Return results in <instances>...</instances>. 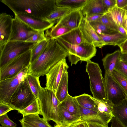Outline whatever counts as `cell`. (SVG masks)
Segmentation results:
<instances>
[{"mask_svg": "<svg viewBox=\"0 0 127 127\" xmlns=\"http://www.w3.org/2000/svg\"><path fill=\"white\" fill-rule=\"evenodd\" d=\"M31 56L30 49L0 67V81L13 77L29 68L31 64Z\"/></svg>", "mask_w": 127, "mask_h": 127, "instance_id": "52a82bcc", "label": "cell"}, {"mask_svg": "<svg viewBox=\"0 0 127 127\" xmlns=\"http://www.w3.org/2000/svg\"><path fill=\"white\" fill-rule=\"evenodd\" d=\"M69 66L64 59L57 63L49 70L46 76V87L55 94L64 71Z\"/></svg>", "mask_w": 127, "mask_h": 127, "instance_id": "8fae6325", "label": "cell"}, {"mask_svg": "<svg viewBox=\"0 0 127 127\" xmlns=\"http://www.w3.org/2000/svg\"><path fill=\"white\" fill-rule=\"evenodd\" d=\"M121 55L120 50L118 49L105 56L102 59L105 71L108 72L112 75L113 71L120 62Z\"/></svg>", "mask_w": 127, "mask_h": 127, "instance_id": "ffe728a7", "label": "cell"}, {"mask_svg": "<svg viewBox=\"0 0 127 127\" xmlns=\"http://www.w3.org/2000/svg\"><path fill=\"white\" fill-rule=\"evenodd\" d=\"M86 72L88 75L90 91L94 98L107 102L104 78L98 64L91 60L87 62Z\"/></svg>", "mask_w": 127, "mask_h": 127, "instance_id": "277c9868", "label": "cell"}, {"mask_svg": "<svg viewBox=\"0 0 127 127\" xmlns=\"http://www.w3.org/2000/svg\"><path fill=\"white\" fill-rule=\"evenodd\" d=\"M119 47L122 54H127V39Z\"/></svg>", "mask_w": 127, "mask_h": 127, "instance_id": "c3c4849f", "label": "cell"}, {"mask_svg": "<svg viewBox=\"0 0 127 127\" xmlns=\"http://www.w3.org/2000/svg\"><path fill=\"white\" fill-rule=\"evenodd\" d=\"M38 101L40 114L48 121L52 120L56 124H61L58 112L60 102L55 93L46 87H42Z\"/></svg>", "mask_w": 127, "mask_h": 127, "instance_id": "3957f363", "label": "cell"}, {"mask_svg": "<svg viewBox=\"0 0 127 127\" xmlns=\"http://www.w3.org/2000/svg\"><path fill=\"white\" fill-rule=\"evenodd\" d=\"M88 127H108V125H104L93 122H86Z\"/></svg>", "mask_w": 127, "mask_h": 127, "instance_id": "ee69618b", "label": "cell"}, {"mask_svg": "<svg viewBox=\"0 0 127 127\" xmlns=\"http://www.w3.org/2000/svg\"><path fill=\"white\" fill-rule=\"evenodd\" d=\"M34 45L25 41H8L0 51V67L31 49Z\"/></svg>", "mask_w": 127, "mask_h": 127, "instance_id": "ba28073f", "label": "cell"}, {"mask_svg": "<svg viewBox=\"0 0 127 127\" xmlns=\"http://www.w3.org/2000/svg\"><path fill=\"white\" fill-rule=\"evenodd\" d=\"M15 17L29 27L38 32L45 31L53 26L56 21L44 20L27 15L17 14Z\"/></svg>", "mask_w": 127, "mask_h": 127, "instance_id": "5bb4252c", "label": "cell"}, {"mask_svg": "<svg viewBox=\"0 0 127 127\" xmlns=\"http://www.w3.org/2000/svg\"><path fill=\"white\" fill-rule=\"evenodd\" d=\"M91 96L88 94L84 93L75 97L80 106L98 112L97 105L94 100L91 98Z\"/></svg>", "mask_w": 127, "mask_h": 127, "instance_id": "4316f807", "label": "cell"}, {"mask_svg": "<svg viewBox=\"0 0 127 127\" xmlns=\"http://www.w3.org/2000/svg\"><path fill=\"white\" fill-rule=\"evenodd\" d=\"M111 122V127H125L114 117L112 118Z\"/></svg>", "mask_w": 127, "mask_h": 127, "instance_id": "7dc6e473", "label": "cell"}, {"mask_svg": "<svg viewBox=\"0 0 127 127\" xmlns=\"http://www.w3.org/2000/svg\"><path fill=\"white\" fill-rule=\"evenodd\" d=\"M36 99L30 89L26 77L15 90L7 105L13 110H21Z\"/></svg>", "mask_w": 127, "mask_h": 127, "instance_id": "8992f818", "label": "cell"}, {"mask_svg": "<svg viewBox=\"0 0 127 127\" xmlns=\"http://www.w3.org/2000/svg\"><path fill=\"white\" fill-rule=\"evenodd\" d=\"M18 112L23 116L31 114H40V111L37 99H36L25 108L22 110L18 111Z\"/></svg>", "mask_w": 127, "mask_h": 127, "instance_id": "e575fe53", "label": "cell"}, {"mask_svg": "<svg viewBox=\"0 0 127 127\" xmlns=\"http://www.w3.org/2000/svg\"><path fill=\"white\" fill-rule=\"evenodd\" d=\"M112 76L127 95V78L115 70L113 72Z\"/></svg>", "mask_w": 127, "mask_h": 127, "instance_id": "d590c367", "label": "cell"}, {"mask_svg": "<svg viewBox=\"0 0 127 127\" xmlns=\"http://www.w3.org/2000/svg\"><path fill=\"white\" fill-rule=\"evenodd\" d=\"M39 77L29 72L26 76L30 89L37 99L39 97L42 88L39 80Z\"/></svg>", "mask_w": 127, "mask_h": 127, "instance_id": "f546056e", "label": "cell"}, {"mask_svg": "<svg viewBox=\"0 0 127 127\" xmlns=\"http://www.w3.org/2000/svg\"><path fill=\"white\" fill-rule=\"evenodd\" d=\"M115 70L127 78V62L121 60Z\"/></svg>", "mask_w": 127, "mask_h": 127, "instance_id": "ab89813d", "label": "cell"}, {"mask_svg": "<svg viewBox=\"0 0 127 127\" xmlns=\"http://www.w3.org/2000/svg\"><path fill=\"white\" fill-rule=\"evenodd\" d=\"M120 60L127 62V54H122L121 53Z\"/></svg>", "mask_w": 127, "mask_h": 127, "instance_id": "816d5d0a", "label": "cell"}, {"mask_svg": "<svg viewBox=\"0 0 127 127\" xmlns=\"http://www.w3.org/2000/svg\"><path fill=\"white\" fill-rule=\"evenodd\" d=\"M53 127H70V126H66L61 124H57Z\"/></svg>", "mask_w": 127, "mask_h": 127, "instance_id": "f5cc1de1", "label": "cell"}, {"mask_svg": "<svg viewBox=\"0 0 127 127\" xmlns=\"http://www.w3.org/2000/svg\"><path fill=\"white\" fill-rule=\"evenodd\" d=\"M12 110L13 109L8 105L0 102V116Z\"/></svg>", "mask_w": 127, "mask_h": 127, "instance_id": "60d3db41", "label": "cell"}, {"mask_svg": "<svg viewBox=\"0 0 127 127\" xmlns=\"http://www.w3.org/2000/svg\"><path fill=\"white\" fill-rule=\"evenodd\" d=\"M104 14H96L87 17L84 16V17L89 22H95L100 18Z\"/></svg>", "mask_w": 127, "mask_h": 127, "instance_id": "7bdbcfd3", "label": "cell"}, {"mask_svg": "<svg viewBox=\"0 0 127 127\" xmlns=\"http://www.w3.org/2000/svg\"><path fill=\"white\" fill-rule=\"evenodd\" d=\"M38 114L23 116L19 120L22 127H53L44 118H41Z\"/></svg>", "mask_w": 127, "mask_h": 127, "instance_id": "d6986e66", "label": "cell"}, {"mask_svg": "<svg viewBox=\"0 0 127 127\" xmlns=\"http://www.w3.org/2000/svg\"><path fill=\"white\" fill-rule=\"evenodd\" d=\"M79 28L83 42L99 48L106 45L94 28L84 17Z\"/></svg>", "mask_w": 127, "mask_h": 127, "instance_id": "4fadbf2b", "label": "cell"}, {"mask_svg": "<svg viewBox=\"0 0 127 127\" xmlns=\"http://www.w3.org/2000/svg\"><path fill=\"white\" fill-rule=\"evenodd\" d=\"M60 37L71 45H79L83 42L79 27L72 30Z\"/></svg>", "mask_w": 127, "mask_h": 127, "instance_id": "83f0119b", "label": "cell"}, {"mask_svg": "<svg viewBox=\"0 0 127 127\" xmlns=\"http://www.w3.org/2000/svg\"><path fill=\"white\" fill-rule=\"evenodd\" d=\"M58 42L68 52L69 61L71 66L79 61L87 62L95 56L97 50L93 45L83 42L77 45L69 44L60 37L57 38Z\"/></svg>", "mask_w": 127, "mask_h": 127, "instance_id": "5b68a950", "label": "cell"}, {"mask_svg": "<svg viewBox=\"0 0 127 127\" xmlns=\"http://www.w3.org/2000/svg\"><path fill=\"white\" fill-rule=\"evenodd\" d=\"M95 22L100 23L109 28L119 32L118 26L105 13L100 18Z\"/></svg>", "mask_w": 127, "mask_h": 127, "instance_id": "8d00e7d4", "label": "cell"}, {"mask_svg": "<svg viewBox=\"0 0 127 127\" xmlns=\"http://www.w3.org/2000/svg\"><path fill=\"white\" fill-rule=\"evenodd\" d=\"M44 31H38L25 41L33 43L34 45L46 39Z\"/></svg>", "mask_w": 127, "mask_h": 127, "instance_id": "74e56055", "label": "cell"}, {"mask_svg": "<svg viewBox=\"0 0 127 127\" xmlns=\"http://www.w3.org/2000/svg\"><path fill=\"white\" fill-rule=\"evenodd\" d=\"M14 14H22L43 19L56 8V0H0Z\"/></svg>", "mask_w": 127, "mask_h": 127, "instance_id": "7a4b0ae2", "label": "cell"}, {"mask_svg": "<svg viewBox=\"0 0 127 127\" xmlns=\"http://www.w3.org/2000/svg\"><path fill=\"white\" fill-rule=\"evenodd\" d=\"M98 35L105 44L119 47L127 39V35L120 33L112 34H106L101 33Z\"/></svg>", "mask_w": 127, "mask_h": 127, "instance_id": "603a6c76", "label": "cell"}, {"mask_svg": "<svg viewBox=\"0 0 127 127\" xmlns=\"http://www.w3.org/2000/svg\"><path fill=\"white\" fill-rule=\"evenodd\" d=\"M48 39H46L34 45L31 50L32 52L31 64L34 62L44 51L48 44Z\"/></svg>", "mask_w": 127, "mask_h": 127, "instance_id": "1f68e13d", "label": "cell"}, {"mask_svg": "<svg viewBox=\"0 0 127 127\" xmlns=\"http://www.w3.org/2000/svg\"><path fill=\"white\" fill-rule=\"evenodd\" d=\"M0 127H2H2L0 126Z\"/></svg>", "mask_w": 127, "mask_h": 127, "instance_id": "9f6ffc18", "label": "cell"}, {"mask_svg": "<svg viewBox=\"0 0 127 127\" xmlns=\"http://www.w3.org/2000/svg\"><path fill=\"white\" fill-rule=\"evenodd\" d=\"M70 127H88L86 122L81 120L72 124Z\"/></svg>", "mask_w": 127, "mask_h": 127, "instance_id": "f6af8a7d", "label": "cell"}, {"mask_svg": "<svg viewBox=\"0 0 127 127\" xmlns=\"http://www.w3.org/2000/svg\"><path fill=\"white\" fill-rule=\"evenodd\" d=\"M83 17L80 9L73 10L57 21L56 24L75 29L79 27Z\"/></svg>", "mask_w": 127, "mask_h": 127, "instance_id": "2e32d148", "label": "cell"}, {"mask_svg": "<svg viewBox=\"0 0 127 127\" xmlns=\"http://www.w3.org/2000/svg\"><path fill=\"white\" fill-rule=\"evenodd\" d=\"M123 27L127 31V9H124L123 18Z\"/></svg>", "mask_w": 127, "mask_h": 127, "instance_id": "681fc988", "label": "cell"}, {"mask_svg": "<svg viewBox=\"0 0 127 127\" xmlns=\"http://www.w3.org/2000/svg\"><path fill=\"white\" fill-rule=\"evenodd\" d=\"M125 95L126 96V99H127V95L125 93Z\"/></svg>", "mask_w": 127, "mask_h": 127, "instance_id": "db71d44e", "label": "cell"}, {"mask_svg": "<svg viewBox=\"0 0 127 127\" xmlns=\"http://www.w3.org/2000/svg\"><path fill=\"white\" fill-rule=\"evenodd\" d=\"M58 112L61 124L70 126L74 123L81 120V118L71 114L61 105L60 103L58 106Z\"/></svg>", "mask_w": 127, "mask_h": 127, "instance_id": "484cf974", "label": "cell"}, {"mask_svg": "<svg viewBox=\"0 0 127 127\" xmlns=\"http://www.w3.org/2000/svg\"><path fill=\"white\" fill-rule=\"evenodd\" d=\"M127 9V8H126V9Z\"/></svg>", "mask_w": 127, "mask_h": 127, "instance_id": "11a10c76", "label": "cell"}, {"mask_svg": "<svg viewBox=\"0 0 127 127\" xmlns=\"http://www.w3.org/2000/svg\"><path fill=\"white\" fill-rule=\"evenodd\" d=\"M47 47L29 67V72L39 76L46 75L50 69L69 55L68 52L56 39H49Z\"/></svg>", "mask_w": 127, "mask_h": 127, "instance_id": "6da1fadb", "label": "cell"}, {"mask_svg": "<svg viewBox=\"0 0 127 127\" xmlns=\"http://www.w3.org/2000/svg\"><path fill=\"white\" fill-rule=\"evenodd\" d=\"M73 29L55 24L46 31L45 36L47 39L50 38L57 39Z\"/></svg>", "mask_w": 127, "mask_h": 127, "instance_id": "f1b7e54d", "label": "cell"}, {"mask_svg": "<svg viewBox=\"0 0 127 127\" xmlns=\"http://www.w3.org/2000/svg\"><path fill=\"white\" fill-rule=\"evenodd\" d=\"M87 0H56L57 6L70 8L73 10L80 9Z\"/></svg>", "mask_w": 127, "mask_h": 127, "instance_id": "4dcf8cb0", "label": "cell"}, {"mask_svg": "<svg viewBox=\"0 0 127 127\" xmlns=\"http://www.w3.org/2000/svg\"><path fill=\"white\" fill-rule=\"evenodd\" d=\"M0 123L3 127H16L17 125L9 118L7 113L0 116Z\"/></svg>", "mask_w": 127, "mask_h": 127, "instance_id": "f35d334b", "label": "cell"}, {"mask_svg": "<svg viewBox=\"0 0 127 127\" xmlns=\"http://www.w3.org/2000/svg\"><path fill=\"white\" fill-rule=\"evenodd\" d=\"M104 79L107 101L114 105L120 104L126 98L124 91L112 75L105 71Z\"/></svg>", "mask_w": 127, "mask_h": 127, "instance_id": "30bf717a", "label": "cell"}, {"mask_svg": "<svg viewBox=\"0 0 127 127\" xmlns=\"http://www.w3.org/2000/svg\"><path fill=\"white\" fill-rule=\"evenodd\" d=\"M29 68L15 76L0 81V102L7 104L13 94L21 82L26 78Z\"/></svg>", "mask_w": 127, "mask_h": 127, "instance_id": "9c48e42d", "label": "cell"}, {"mask_svg": "<svg viewBox=\"0 0 127 127\" xmlns=\"http://www.w3.org/2000/svg\"><path fill=\"white\" fill-rule=\"evenodd\" d=\"M13 19L6 13L0 15V51L8 41L12 32Z\"/></svg>", "mask_w": 127, "mask_h": 127, "instance_id": "9a60e30c", "label": "cell"}, {"mask_svg": "<svg viewBox=\"0 0 127 127\" xmlns=\"http://www.w3.org/2000/svg\"><path fill=\"white\" fill-rule=\"evenodd\" d=\"M60 104L72 115L81 118L80 107L75 96H71L69 94Z\"/></svg>", "mask_w": 127, "mask_h": 127, "instance_id": "7402d4cb", "label": "cell"}, {"mask_svg": "<svg viewBox=\"0 0 127 127\" xmlns=\"http://www.w3.org/2000/svg\"><path fill=\"white\" fill-rule=\"evenodd\" d=\"M80 107L82 120L85 122H95L106 125H108L111 121V119L98 112Z\"/></svg>", "mask_w": 127, "mask_h": 127, "instance_id": "ac0fdd59", "label": "cell"}, {"mask_svg": "<svg viewBox=\"0 0 127 127\" xmlns=\"http://www.w3.org/2000/svg\"><path fill=\"white\" fill-rule=\"evenodd\" d=\"M67 69L64 71L55 94L60 102L64 101L69 94L67 90L68 73Z\"/></svg>", "mask_w": 127, "mask_h": 127, "instance_id": "cb8c5ba5", "label": "cell"}, {"mask_svg": "<svg viewBox=\"0 0 127 127\" xmlns=\"http://www.w3.org/2000/svg\"><path fill=\"white\" fill-rule=\"evenodd\" d=\"M104 7L107 10L117 5L116 0H102Z\"/></svg>", "mask_w": 127, "mask_h": 127, "instance_id": "b9f144b4", "label": "cell"}, {"mask_svg": "<svg viewBox=\"0 0 127 127\" xmlns=\"http://www.w3.org/2000/svg\"><path fill=\"white\" fill-rule=\"evenodd\" d=\"M37 32L15 17L13 19L12 32L8 41H26Z\"/></svg>", "mask_w": 127, "mask_h": 127, "instance_id": "7c38bea8", "label": "cell"}, {"mask_svg": "<svg viewBox=\"0 0 127 127\" xmlns=\"http://www.w3.org/2000/svg\"><path fill=\"white\" fill-rule=\"evenodd\" d=\"M84 16L104 14L107 10L104 7L102 0H87L80 9Z\"/></svg>", "mask_w": 127, "mask_h": 127, "instance_id": "e0dca14e", "label": "cell"}, {"mask_svg": "<svg viewBox=\"0 0 127 127\" xmlns=\"http://www.w3.org/2000/svg\"><path fill=\"white\" fill-rule=\"evenodd\" d=\"M73 10L65 7L57 6L56 9L44 20L56 21Z\"/></svg>", "mask_w": 127, "mask_h": 127, "instance_id": "d6a6232c", "label": "cell"}, {"mask_svg": "<svg viewBox=\"0 0 127 127\" xmlns=\"http://www.w3.org/2000/svg\"><path fill=\"white\" fill-rule=\"evenodd\" d=\"M118 7L125 9L127 7V0H116Z\"/></svg>", "mask_w": 127, "mask_h": 127, "instance_id": "bcb514c9", "label": "cell"}, {"mask_svg": "<svg viewBox=\"0 0 127 127\" xmlns=\"http://www.w3.org/2000/svg\"><path fill=\"white\" fill-rule=\"evenodd\" d=\"M118 29L119 33L127 35V31L123 27L118 26Z\"/></svg>", "mask_w": 127, "mask_h": 127, "instance_id": "f907efd6", "label": "cell"}, {"mask_svg": "<svg viewBox=\"0 0 127 127\" xmlns=\"http://www.w3.org/2000/svg\"><path fill=\"white\" fill-rule=\"evenodd\" d=\"M124 9L119 7L117 4L108 9L105 14L118 26L123 27V18Z\"/></svg>", "mask_w": 127, "mask_h": 127, "instance_id": "d4e9b609", "label": "cell"}, {"mask_svg": "<svg viewBox=\"0 0 127 127\" xmlns=\"http://www.w3.org/2000/svg\"><path fill=\"white\" fill-rule=\"evenodd\" d=\"M89 23L98 34L101 33L110 34L118 33L99 22H93Z\"/></svg>", "mask_w": 127, "mask_h": 127, "instance_id": "836d02e7", "label": "cell"}, {"mask_svg": "<svg viewBox=\"0 0 127 127\" xmlns=\"http://www.w3.org/2000/svg\"><path fill=\"white\" fill-rule=\"evenodd\" d=\"M113 115L123 125L127 127V100L126 98L118 104L113 106Z\"/></svg>", "mask_w": 127, "mask_h": 127, "instance_id": "44dd1931", "label": "cell"}]
</instances>
